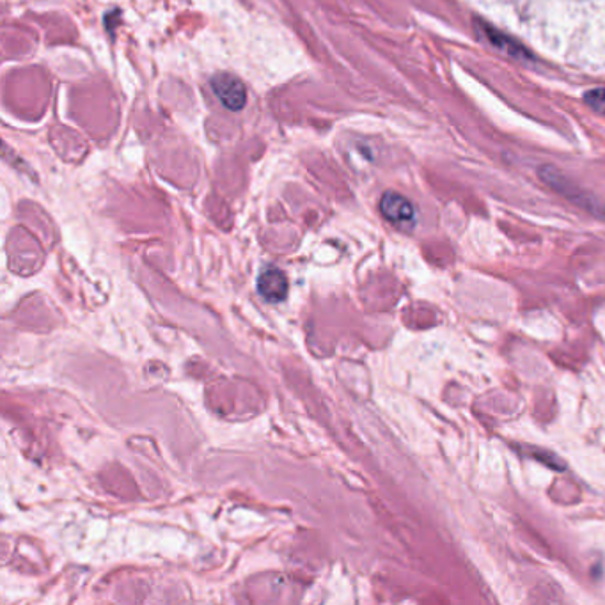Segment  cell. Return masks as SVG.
<instances>
[{
	"label": "cell",
	"instance_id": "obj_3",
	"mask_svg": "<svg viewBox=\"0 0 605 605\" xmlns=\"http://www.w3.org/2000/svg\"><path fill=\"white\" fill-rule=\"evenodd\" d=\"M258 291L268 302H280L288 294V279L279 268H268L259 276Z\"/></svg>",
	"mask_w": 605,
	"mask_h": 605
},
{
	"label": "cell",
	"instance_id": "obj_4",
	"mask_svg": "<svg viewBox=\"0 0 605 605\" xmlns=\"http://www.w3.org/2000/svg\"><path fill=\"white\" fill-rule=\"evenodd\" d=\"M586 99L593 109L598 110V113H605V89L592 91L590 95H586Z\"/></svg>",
	"mask_w": 605,
	"mask_h": 605
},
{
	"label": "cell",
	"instance_id": "obj_2",
	"mask_svg": "<svg viewBox=\"0 0 605 605\" xmlns=\"http://www.w3.org/2000/svg\"><path fill=\"white\" fill-rule=\"evenodd\" d=\"M380 210L389 222H393L400 227L412 226L416 221V212H414L411 201L396 192H385L384 198L380 201Z\"/></svg>",
	"mask_w": 605,
	"mask_h": 605
},
{
	"label": "cell",
	"instance_id": "obj_1",
	"mask_svg": "<svg viewBox=\"0 0 605 605\" xmlns=\"http://www.w3.org/2000/svg\"><path fill=\"white\" fill-rule=\"evenodd\" d=\"M212 89L222 104L230 110L244 109L247 102V91L240 78L233 77L230 73H219L212 78Z\"/></svg>",
	"mask_w": 605,
	"mask_h": 605
}]
</instances>
